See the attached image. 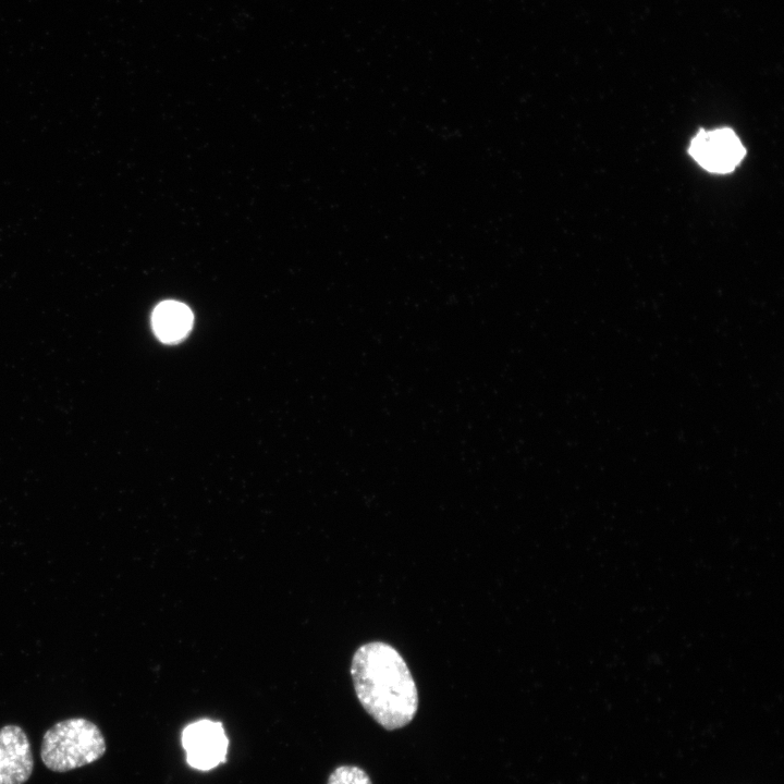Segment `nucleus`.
Masks as SVG:
<instances>
[{
  "mask_svg": "<svg viewBox=\"0 0 784 784\" xmlns=\"http://www.w3.org/2000/svg\"><path fill=\"white\" fill-rule=\"evenodd\" d=\"M351 675L360 705L382 727L401 728L414 719L417 687L394 647L382 641L360 646L353 656Z\"/></svg>",
  "mask_w": 784,
  "mask_h": 784,
  "instance_id": "1",
  "label": "nucleus"
},
{
  "mask_svg": "<svg viewBox=\"0 0 784 784\" xmlns=\"http://www.w3.org/2000/svg\"><path fill=\"white\" fill-rule=\"evenodd\" d=\"M106 752L100 728L85 718L57 722L46 731L40 747L42 763L53 772H68L99 760Z\"/></svg>",
  "mask_w": 784,
  "mask_h": 784,
  "instance_id": "2",
  "label": "nucleus"
},
{
  "mask_svg": "<svg viewBox=\"0 0 784 784\" xmlns=\"http://www.w3.org/2000/svg\"><path fill=\"white\" fill-rule=\"evenodd\" d=\"M186 762L194 769L208 771L225 761L229 739L221 722L201 719L182 731Z\"/></svg>",
  "mask_w": 784,
  "mask_h": 784,
  "instance_id": "3",
  "label": "nucleus"
},
{
  "mask_svg": "<svg viewBox=\"0 0 784 784\" xmlns=\"http://www.w3.org/2000/svg\"><path fill=\"white\" fill-rule=\"evenodd\" d=\"M689 154L706 170L727 173L742 161L746 150L732 130L718 128L700 131L690 143Z\"/></svg>",
  "mask_w": 784,
  "mask_h": 784,
  "instance_id": "4",
  "label": "nucleus"
},
{
  "mask_svg": "<svg viewBox=\"0 0 784 784\" xmlns=\"http://www.w3.org/2000/svg\"><path fill=\"white\" fill-rule=\"evenodd\" d=\"M34 770L32 746L24 730L15 724L0 728V784H24Z\"/></svg>",
  "mask_w": 784,
  "mask_h": 784,
  "instance_id": "5",
  "label": "nucleus"
},
{
  "mask_svg": "<svg viewBox=\"0 0 784 784\" xmlns=\"http://www.w3.org/2000/svg\"><path fill=\"white\" fill-rule=\"evenodd\" d=\"M156 335L166 343L183 340L193 326L191 309L176 301H166L157 305L151 317Z\"/></svg>",
  "mask_w": 784,
  "mask_h": 784,
  "instance_id": "6",
  "label": "nucleus"
},
{
  "mask_svg": "<svg viewBox=\"0 0 784 784\" xmlns=\"http://www.w3.org/2000/svg\"><path fill=\"white\" fill-rule=\"evenodd\" d=\"M327 784H372L369 775L357 765L336 767L329 775Z\"/></svg>",
  "mask_w": 784,
  "mask_h": 784,
  "instance_id": "7",
  "label": "nucleus"
}]
</instances>
